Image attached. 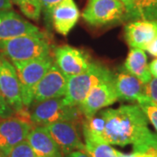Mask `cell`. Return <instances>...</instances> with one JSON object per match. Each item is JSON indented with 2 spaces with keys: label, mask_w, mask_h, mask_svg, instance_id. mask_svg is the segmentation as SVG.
Returning a JSON list of instances; mask_svg holds the SVG:
<instances>
[{
  "label": "cell",
  "mask_w": 157,
  "mask_h": 157,
  "mask_svg": "<svg viewBox=\"0 0 157 157\" xmlns=\"http://www.w3.org/2000/svg\"><path fill=\"white\" fill-rule=\"evenodd\" d=\"M105 126L101 142L110 145L133 146L135 153L157 149V135L150 131L148 120L139 105H122L100 113Z\"/></svg>",
  "instance_id": "cell-1"
},
{
  "label": "cell",
  "mask_w": 157,
  "mask_h": 157,
  "mask_svg": "<svg viewBox=\"0 0 157 157\" xmlns=\"http://www.w3.org/2000/svg\"><path fill=\"white\" fill-rule=\"evenodd\" d=\"M51 45L45 35L39 32L0 41V53L11 61H28L50 56Z\"/></svg>",
  "instance_id": "cell-2"
},
{
  "label": "cell",
  "mask_w": 157,
  "mask_h": 157,
  "mask_svg": "<svg viewBox=\"0 0 157 157\" xmlns=\"http://www.w3.org/2000/svg\"><path fill=\"white\" fill-rule=\"evenodd\" d=\"M113 76V73L107 67L101 63L92 61L85 72L67 78V90L64 96L66 104L78 107L94 86Z\"/></svg>",
  "instance_id": "cell-3"
},
{
  "label": "cell",
  "mask_w": 157,
  "mask_h": 157,
  "mask_svg": "<svg viewBox=\"0 0 157 157\" xmlns=\"http://www.w3.org/2000/svg\"><path fill=\"white\" fill-rule=\"evenodd\" d=\"M53 63L52 55L28 61L12 62L17 71L25 107H30L33 103L37 86Z\"/></svg>",
  "instance_id": "cell-4"
},
{
  "label": "cell",
  "mask_w": 157,
  "mask_h": 157,
  "mask_svg": "<svg viewBox=\"0 0 157 157\" xmlns=\"http://www.w3.org/2000/svg\"><path fill=\"white\" fill-rule=\"evenodd\" d=\"M32 105L31 121L39 126H46L58 121L76 122L83 116L78 107L66 104L64 97L50 99Z\"/></svg>",
  "instance_id": "cell-5"
},
{
  "label": "cell",
  "mask_w": 157,
  "mask_h": 157,
  "mask_svg": "<svg viewBox=\"0 0 157 157\" xmlns=\"http://www.w3.org/2000/svg\"><path fill=\"white\" fill-rule=\"evenodd\" d=\"M82 17L94 26L115 25L129 19L128 8L121 0H88Z\"/></svg>",
  "instance_id": "cell-6"
},
{
  "label": "cell",
  "mask_w": 157,
  "mask_h": 157,
  "mask_svg": "<svg viewBox=\"0 0 157 157\" xmlns=\"http://www.w3.org/2000/svg\"><path fill=\"white\" fill-rule=\"evenodd\" d=\"M117 101L113 73V77L103 80L91 90L78 107L85 118H89L95 115L101 109L111 106Z\"/></svg>",
  "instance_id": "cell-7"
},
{
  "label": "cell",
  "mask_w": 157,
  "mask_h": 157,
  "mask_svg": "<svg viewBox=\"0 0 157 157\" xmlns=\"http://www.w3.org/2000/svg\"><path fill=\"white\" fill-rule=\"evenodd\" d=\"M54 60L55 65L67 78L83 73L92 63L86 51L70 45L57 47L54 50Z\"/></svg>",
  "instance_id": "cell-8"
},
{
  "label": "cell",
  "mask_w": 157,
  "mask_h": 157,
  "mask_svg": "<svg viewBox=\"0 0 157 157\" xmlns=\"http://www.w3.org/2000/svg\"><path fill=\"white\" fill-rule=\"evenodd\" d=\"M0 91L6 102L15 113L25 107L17 71L7 58L0 54Z\"/></svg>",
  "instance_id": "cell-9"
},
{
  "label": "cell",
  "mask_w": 157,
  "mask_h": 157,
  "mask_svg": "<svg viewBox=\"0 0 157 157\" xmlns=\"http://www.w3.org/2000/svg\"><path fill=\"white\" fill-rule=\"evenodd\" d=\"M67 78L58 68L55 63H53L37 86L32 104L64 97L67 94Z\"/></svg>",
  "instance_id": "cell-10"
},
{
  "label": "cell",
  "mask_w": 157,
  "mask_h": 157,
  "mask_svg": "<svg viewBox=\"0 0 157 157\" xmlns=\"http://www.w3.org/2000/svg\"><path fill=\"white\" fill-rule=\"evenodd\" d=\"M53 140L61 149L63 155H67L73 151H85V144L73 121H58L45 126Z\"/></svg>",
  "instance_id": "cell-11"
},
{
  "label": "cell",
  "mask_w": 157,
  "mask_h": 157,
  "mask_svg": "<svg viewBox=\"0 0 157 157\" xmlns=\"http://www.w3.org/2000/svg\"><path fill=\"white\" fill-rule=\"evenodd\" d=\"M32 125L17 117L3 119L0 121V152L8 155L11 149L27 139Z\"/></svg>",
  "instance_id": "cell-12"
},
{
  "label": "cell",
  "mask_w": 157,
  "mask_h": 157,
  "mask_svg": "<svg viewBox=\"0 0 157 157\" xmlns=\"http://www.w3.org/2000/svg\"><path fill=\"white\" fill-rule=\"evenodd\" d=\"M124 36L131 48L146 50L147 46L157 39V19H136L124 29Z\"/></svg>",
  "instance_id": "cell-13"
},
{
  "label": "cell",
  "mask_w": 157,
  "mask_h": 157,
  "mask_svg": "<svg viewBox=\"0 0 157 157\" xmlns=\"http://www.w3.org/2000/svg\"><path fill=\"white\" fill-rule=\"evenodd\" d=\"M39 29L12 11H0V41L39 33Z\"/></svg>",
  "instance_id": "cell-14"
},
{
  "label": "cell",
  "mask_w": 157,
  "mask_h": 157,
  "mask_svg": "<svg viewBox=\"0 0 157 157\" xmlns=\"http://www.w3.org/2000/svg\"><path fill=\"white\" fill-rule=\"evenodd\" d=\"M80 12L74 0H62L54 6L51 12V20L58 33L67 36L76 25Z\"/></svg>",
  "instance_id": "cell-15"
},
{
  "label": "cell",
  "mask_w": 157,
  "mask_h": 157,
  "mask_svg": "<svg viewBox=\"0 0 157 157\" xmlns=\"http://www.w3.org/2000/svg\"><path fill=\"white\" fill-rule=\"evenodd\" d=\"M26 140L38 157H63V153L45 126L31 129Z\"/></svg>",
  "instance_id": "cell-16"
},
{
  "label": "cell",
  "mask_w": 157,
  "mask_h": 157,
  "mask_svg": "<svg viewBox=\"0 0 157 157\" xmlns=\"http://www.w3.org/2000/svg\"><path fill=\"white\" fill-rule=\"evenodd\" d=\"M114 86L118 100L138 102L145 96V84L125 70L114 73Z\"/></svg>",
  "instance_id": "cell-17"
},
{
  "label": "cell",
  "mask_w": 157,
  "mask_h": 157,
  "mask_svg": "<svg viewBox=\"0 0 157 157\" xmlns=\"http://www.w3.org/2000/svg\"><path fill=\"white\" fill-rule=\"evenodd\" d=\"M124 70L140 79L144 84L152 78L147 64V57L142 49L131 48L124 63Z\"/></svg>",
  "instance_id": "cell-18"
},
{
  "label": "cell",
  "mask_w": 157,
  "mask_h": 157,
  "mask_svg": "<svg viewBox=\"0 0 157 157\" xmlns=\"http://www.w3.org/2000/svg\"><path fill=\"white\" fill-rule=\"evenodd\" d=\"M129 19H157V0H136Z\"/></svg>",
  "instance_id": "cell-19"
},
{
  "label": "cell",
  "mask_w": 157,
  "mask_h": 157,
  "mask_svg": "<svg viewBox=\"0 0 157 157\" xmlns=\"http://www.w3.org/2000/svg\"><path fill=\"white\" fill-rule=\"evenodd\" d=\"M85 152L90 157H119V151L104 142L85 139Z\"/></svg>",
  "instance_id": "cell-20"
},
{
  "label": "cell",
  "mask_w": 157,
  "mask_h": 157,
  "mask_svg": "<svg viewBox=\"0 0 157 157\" xmlns=\"http://www.w3.org/2000/svg\"><path fill=\"white\" fill-rule=\"evenodd\" d=\"M22 13L30 19L38 21L42 12L39 0H21L17 4Z\"/></svg>",
  "instance_id": "cell-21"
},
{
  "label": "cell",
  "mask_w": 157,
  "mask_h": 157,
  "mask_svg": "<svg viewBox=\"0 0 157 157\" xmlns=\"http://www.w3.org/2000/svg\"><path fill=\"white\" fill-rule=\"evenodd\" d=\"M138 105L141 107L144 113L146 114L148 121L153 125V127L157 132V105L148 99L146 95L138 101Z\"/></svg>",
  "instance_id": "cell-22"
},
{
  "label": "cell",
  "mask_w": 157,
  "mask_h": 157,
  "mask_svg": "<svg viewBox=\"0 0 157 157\" xmlns=\"http://www.w3.org/2000/svg\"><path fill=\"white\" fill-rule=\"evenodd\" d=\"M7 157H38L33 149L25 140L17 144L11 149Z\"/></svg>",
  "instance_id": "cell-23"
},
{
  "label": "cell",
  "mask_w": 157,
  "mask_h": 157,
  "mask_svg": "<svg viewBox=\"0 0 157 157\" xmlns=\"http://www.w3.org/2000/svg\"><path fill=\"white\" fill-rule=\"evenodd\" d=\"M61 1L62 0H39L41 6H42V12L44 13L45 21L46 22L47 26H49L52 24L51 12H52V8Z\"/></svg>",
  "instance_id": "cell-24"
},
{
  "label": "cell",
  "mask_w": 157,
  "mask_h": 157,
  "mask_svg": "<svg viewBox=\"0 0 157 157\" xmlns=\"http://www.w3.org/2000/svg\"><path fill=\"white\" fill-rule=\"evenodd\" d=\"M144 94L157 105V78H152L144 86Z\"/></svg>",
  "instance_id": "cell-25"
},
{
  "label": "cell",
  "mask_w": 157,
  "mask_h": 157,
  "mask_svg": "<svg viewBox=\"0 0 157 157\" xmlns=\"http://www.w3.org/2000/svg\"><path fill=\"white\" fill-rule=\"evenodd\" d=\"M12 114H14V111L11 108L6 102V99L2 94L0 91V119H6L11 117Z\"/></svg>",
  "instance_id": "cell-26"
},
{
  "label": "cell",
  "mask_w": 157,
  "mask_h": 157,
  "mask_svg": "<svg viewBox=\"0 0 157 157\" xmlns=\"http://www.w3.org/2000/svg\"><path fill=\"white\" fill-rule=\"evenodd\" d=\"M146 51L150 55L157 58V39L153 40L151 43L147 46Z\"/></svg>",
  "instance_id": "cell-27"
},
{
  "label": "cell",
  "mask_w": 157,
  "mask_h": 157,
  "mask_svg": "<svg viewBox=\"0 0 157 157\" xmlns=\"http://www.w3.org/2000/svg\"><path fill=\"white\" fill-rule=\"evenodd\" d=\"M135 154L136 157H157V149L156 148H151V149H148L145 152L135 153Z\"/></svg>",
  "instance_id": "cell-28"
},
{
  "label": "cell",
  "mask_w": 157,
  "mask_h": 157,
  "mask_svg": "<svg viewBox=\"0 0 157 157\" xmlns=\"http://www.w3.org/2000/svg\"><path fill=\"white\" fill-rule=\"evenodd\" d=\"M12 7L11 0H0V11H10Z\"/></svg>",
  "instance_id": "cell-29"
},
{
  "label": "cell",
  "mask_w": 157,
  "mask_h": 157,
  "mask_svg": "<svg viewBox=\"0 0 157 157\" xmlns=\"http://www.w3.org/2000/svg\"><path fill=\"white\" fill-rule=\"evenodd\" d=\"M148 67H149L152 77L157 78V58L148 64Z\"/></svg>",
  "instance_id": "cell-30"
},
{
  "label": "cell",
  "mask_w": 157,
  "mask_h": 157,
  "mask_svg": "<svg viewBox=\"0 0 157 157\" xmlns=\"http://www.w3.org/2000/svg\"><path fill=\"white\" fill-rule=\"evenodd\" d=\"M65 157H90L86 153L82 150H77V151H73L70 154L66 155Z\"/></svg>",
  "instance_id": "cell-31"
},
{
  "label": "cell",
  "mask_w": 157,
  "mask_h": 157,
  "mask_svg": "<svg viewBox=\"0 0 157 157\" xmlns=\"http://www.w3.org/2000/svg\"><path fill=\"white\" fill-rule=\"evenodd\" d=\"M121 1H122L124 4H125V6H127L128 11V17H129V14H130V12H131V11H132V9H133V6H134V5H135V3L136 0H121Z\"/></svg>",
  "instance_id": "cell-32"
},
{
  "label": "cell",
  "mask_w": 157,
  "mask_h": 157,
  "mask_svg": "<svg viewBox=\"0 0 157 157\" xmlns=\"http://www.w3.org/2000/svg\"><path fill=\"white\" fill-rule=\"evenodd\" d=\"M118 156L119 157H136L135 154L133 152L132 154H124V153H121V152L119 151L118 153Z\"/></svg>",
  "instance_id": "cell-33"
},
{
  "label": "cell",
  "mask_w": 157,
  "mask_h": 157,
  "mask_svg": "<svg viewBox=\"0 0 157 157\" xmlns=\"http://www.w3.org/2000/svg\"><path fill=\"white\" fill-rule=\"evenodd\" d=\"M19 1H21V0H12V2H14V3H15L16 5H17V4L18 3V2H19Z\"/></svg>",
  "instance_id": "cell-34"
},
{
  "label": "cell",
  "mask_w": 157,
  "mask_h": 157,
  "mask_svg": "<svg viewBox=\"0 0 157 157\" xmlns=\"http://www.w3.org/2000/svg\"><path fill=\"white\" fill-rule=\"evenodd\" d=\"M0 157H7L6 155H5L4 154H2V153H0Z\"/></svg>",
  "instance_id": "cell-35"
}]
</instances>
